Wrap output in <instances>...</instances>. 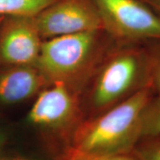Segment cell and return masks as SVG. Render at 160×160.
I'll list each match as a JSON object with an SVG mask.
<instances>
[{
    "label": "cell",
    "instance_id": "obj_16",
    "mask_svg": "<svg viewBox=\"0 0 160 160\" xmlns=\"http://www.w3.org/2000/svg\"><path fill=\"white\" fill-rule=\"evenodd\" d=\"M3 16H0V25H1V22H2V19H3Z\"/></svg>",
    "mask_w": 160,
    "mask_h": 160
},
{
    "label": "cell",
    "instance_id": "obj_8",
    "mask_svg": "<svg viewBox=\"0 0 160 160\" xmlns=\"http://www.w3.org/2000/svg\"><path fill=\"white\" fill-rule=\"evenodd\" d=\"M48 85L35 65L1 68L0 102L7 105L19 103L39 93Z\"/></svg>",
    "mask_w": 160,
    "mask_h": 160
},
{
    "label": "cell",
    "instance_id": "obj_14",
    "mask_svg": "<svg viewBox=\"0 0 160 160\" xmlns=\"http://www.w3.org/2000/svg\"><path fill=\"white\" fill-rule=\"evenodd\" d=\"M146 2L160 17V0H146Z\"/></svg>",
    "mask_w": 160,
    "mask_h": 160
},
{
    "label": "cell",
    "instance_id": "obj_9",
    "mask_svg": "<svg viewBox=\"0 0 160 160\" xmlns=\"http://www.w3.org/2000/svg\"><path fill=\"white\" fill-rule=\"evenodd\" d=\"M57 0H0V16L36 17Z\"/></svg>",
    "mask_w": 160,
    "mask_h": 160
},
{
    "label": "cell",
    "instance_id": "obj_6",
    "mask_svg": "<svg viewBox=\"0 0 160 160\" xmlns=\"http://www.w3.org/2000/svg\"><path fill=\"white\" fill-rule=\"evenodd\" d=\"M35 22L43 40L103 28L97 10L85 0H57L36 16Z\"/></svg>",
    "mask_w": 160,
    "mask_h": 160
},
{
    "label": "cell",
    "instance_id": "obj_11",
    "mask_svg": "<svg viewBox=\"0 0 160 160\" xmlns=\"http://www.w3.org/2000/svg\"><path fill=\"white\" fill-rule=\"evenodd\" d=\"M158 135H160V97L153 96L144 113L142 137Z\"/></svg>",
    "mask_w": 160,
    "mask_h": 160
},
{
    "label": "cell",
    "instance_id": "obj_3",
    "mask_svg": "<svg viewBox=\"0 0 160 160\" xmlns=\"http://www.w3.org/2000/svg\"><path fill=\"white\" fill-rule=\"evenodd\" d=\"M99 31L43 40L35 65L48 84L63 82L82 91L100 63Z\"/></svg>",
    "mask_w": 160,
    "mask_h": 160
},
{
    "label": "cell",
    "instance_id": "obj_2",
    "mask_svg": "<svg viewBox=\"0 0 160 160\" xmlns=\"http://www.w3.org/2000/svg\"><path fill=\"white\" fill-rule=\"evenodd\" d=\"M147 86L148 73L145 50L118 52L100 62L84 88V119L102 113Z\"/></svg>",
    "mask_w": 160,
    "mask_h": 160
},
{
    "label": "cell",
    "instance_id": "obj_12",
    "mask_svg": "<svg viewBox=\"0 0 160 160\" xmlns=\"http://www.w3.org/2000/svg\"><path fill=\"white\" fill-rule=\"evenodd\" d=\"M131 153L137 160H160V135L142 137Z\"/></svg>",
    "mask_w": 160,
    "mask_h": 160
},
{
    "label": "cell",
    "instance_id": "obj_7",
    "mask_svg": "<svg viewBox=\"0 0 160 160\" xmlns=\"http://www.w3.org/2000/svg\"><path fill=\"white\" fill-rule=\"evenodd\" d=\"M42 42L35 17H4L0 25V68L35 65Z\"/></svg>",
    "mask_w": 160,
    "mask_h": 160
},
{
    "label": "cell",
    "instance_id": "obj_13",
    "mask_svg": "<svg viewBox=\"0 0 160 160\" xmlns=\"http://www.w3.org/2000/svg\"><path fill=\"white\" fill-rule=\"evenodd\" d=\"M84 160H137L133 157L131 153L123 155L113 156V157L99 158V159H84Z\"/></svg>",
    "mask_w": 160,
    "mask_h": 160
},
{
    "label": "cell",
    "instance_id": "obj_4",
    "mask_svg": "<svg viewBox=\"0 0 160 160\" xmlns=\"http://www.w3.org/2000/svg\"><path fill=\"white\" fill-rule=\"evenodd\" d=\"M28 120L60 137L56 154L84 120L82 91L63 82L48 84L39 93Z\"/></svg>",
    "mask_w": 160,
    "mask_h": 160
},
{
    "label": "cell",
    "instance_id": "obj_5",
    "mask_svg": "<svg viewBox=\"0 0 160 160\" xmlns=\"http://www.w3.org/2000/svg\"><path fill=\"white\" fill-rule=\"evenodd\" d=\"M105 28L128 41L160 40V17L137 0H94Z\"/></svg>",
    "mask_w": 160,
    "mask_h": 160
},
{
    "label": "cell",
    "instance_id": "obj_15",
    "mask_svg": "<svg viewBox=\"0 0 160 160\" xmlns=\"http://www.w3.org/2000/svg\"><path fill=\"white\" fill-rule=\"evenodd\" d=\"M0 160H39L25 157H13V158H0Z\"/></svg>",
    "mask_w": 160,
    "mask_h": 160
},
{
    "label": "cell",
    "instance_id": "obj_1",
    "mask_svg": "<svg viewBox=\"0 0 160 160\" xmlns=\"http://www.w3.org/2000/svg\"><path fill=\"white\" fill-rule=\"evenodd\" d=\"M153 97L147 87L95 117L84 119L56 153V160H84L131 153L142 137V120Z\"/></svg>",
    "mask_w": 160,
    "mask_h": 160
},
{
    "label": "cell",
    "instance_id": "obj_10",
    "mask_svg": "<svg viewBox=\"0 0 160 160\" xmlns=\"http://www.w3.org/2000/svg\"><path fill=\"white\" fill-rule=\"evenodd\" d=\"M145 52L148 73V86L153 96L160 97V40L152 41Z\"/></svg>",
    "mask_w": 160,
    "mask_h": 160
}]
</instances>
